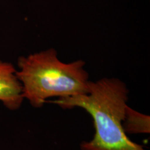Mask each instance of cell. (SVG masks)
Listing matches in <instances>:
<instances>
[{"label": "cell", "mask_w": 150, "mask_h": 150, "mask_svg": "<svg viewBox=\"0 0 150 150\" xmlns=\"http://www.w3.org/2000/svg\"><path fill=\"white\" fill-rule=\"evenodd\" d=\"M128 93L121 80L103 78L90 81L87 94L50 102L63 108H82L93 117L95 136L91 141L81 144V150H145L131 141L124 129Z\"/></svg>", "instance_id": "obj_1"}, {"label": "cell", "mask_w": 150, "mask_h": 150, "mask_svg": "<svg viewBox=\"0 0 150 150\" xmlns=\"http://www.w3.org/2000/svg\"><path fill=\"white\" fill-rule=\"evenodd\" d=\"M82 60L65 63L53 48L27 56H20L16 75L22 86V95L31 106L42 107L50 97L67 98L88 92V74Z\"/></svg>", "instance_id": "obj_2"}, {"label": "cell", "mask_w": 150, "mask_h": 150, "mask_svg": "<svg viewBox=\"0 0 150 150\" xmlns=\"http://www.w3.org/2000/svg\"><path fill=\"white\" fill-rule=\"evenodd\" d=\"M16 72L11 63L0 59V102L11 110L18 109L24 100L22 86Z\"/></svg>", "instance_id": "obj_3"}, {"label": "cell", "mask_w": 150, "mask_h": 150, "mask_svg": "<svg viewBox=\"0 0 150 150\" xmlns=\"http://www.w3.org/2000/svg\"><path fill=\"white\" fill-rule=\"evenodd\" d=\"M123 127L126 134L149 133V117L127 108Z\"/></svg>", "instance_id": "obj_4"}]
</instances>
